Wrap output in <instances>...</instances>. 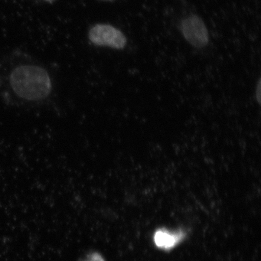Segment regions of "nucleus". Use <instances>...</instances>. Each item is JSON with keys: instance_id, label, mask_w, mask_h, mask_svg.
Returning <instances> with one entry per match:
<instances>
[{"instance_id": "nucleus-1", "label": "nucleus", "mask_w": 261, "mask_h": 261, "mask_svg": "<svg viewBox=\"0 0 261 261\" xmlns=\"http://www.w3.org/2000/svg\"><path fill=\"white\" fill-rule=\"evenodd\" d=\"M10 84L16 95L26 102H42L52 91L51 81L47 71L35 65L16 67L10 76Z\"/></svg>"}, {"instance_id": "nucleus-6", "label": "nucleus", "mask_w": 261, "mask_h": 261, "mask_svg": "<svg viewBox=\"0 0 261 261\" xmlns=\"http://www.w3.org/2000/svg\"><path fill=\"white\" fill-rule=\"evenodd\" d=\"M44 1L48 3H52L55 1V0H44Z\"/></svg>"}, {"instance_id": "nucleus-3", "label": "nucleus", "mask_w": 261, "mask_h": 261, "mask_svg": "<svg viewBox=\"0 0 261 261\" xmlns=\"http://www.w3.org/2000/svg\"><path fill=\"white\" fill-rule=\"evenodd\" d=\"M181 29L186 40L194 47L201 48L207 44V29L199 16L191 15L186 18L182 22Z\"/></svg>"}, {"instance_id": "nucleus-4", "label": "nucleus", "mask_w": 261, "mask_h": 261, "mask_svg": "<svg viewBox=\"0 0 261 261\" xmlns=\"http://www.w3.org/2000/svg\"><path fill=\"white\" fill-rule=\"evenodd\" d=\"M179 239L178 234H172L165 230H160L155 234L154 241L156 246L163 249H170L175 246Z\"/></svg>"}, {"instance_id": "nucleus-2", "label": "nucleus", "mask_w": 261, "mask_h": 261, "mask_svg": "<svg viewBox=\"0 0 261 261\" xmlns=\"http://www.w3.org/2000/svg\"><path fill=\"white\" fill-rule=\"evenodd\" d=\"M90 41L98 46H107L123 49L126 44V38L123 33L113 25L98 24L94 25L89 33Z\"/></svg>"}, {"instance_id": "nucleus-5", "label": "nucleus", "mask_w": 261, "mask_h": 261, "mask_svg": "<svg viewBox=\"0 0 261 261\" xmlns=\"http://www.w3.org/2000/svg\"><path fill=\"white\" fill-rule=\"evenodd\" d=\"M78 261H107L105 257L97 251H91L81 257Z\"/></svg>"}]
</instances>
